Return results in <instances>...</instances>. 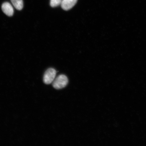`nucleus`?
<instances>
[{
    "label": "nucleus",
    "mask_w": 146,
    "mask_h": 146,
    "mask_svg": "<svg viewBox=\"0 0 146 146\" xmlns=\"http://www.w3.org/2000/svg\"><path fill=\"white\" fill-rule=\"evenodd\" d=\"M68 82L67 76L65 75L61 74L55 78L52 82V86L56 89H61L66 86Z\"/></svg>",
    "instance_id": "obj_1"
},
{
    "label": "nucleus",
    "mask_w": 146,
    "mask_h": 146,
    "mask_svg": "<svg viewBox=\"0 0 146 146\" xmlns=\"http://www.w3.org/2000/svg\"><path fill=\"white\" fill-rule=\"evenodd\" d=\"M56 71L52 68H50L46 71L43 76V82L46 84H50L52 83L56 75Z\"/></svg>",
    "instance_id": "obj_2"
},
{
    "label": "nucleus",
    "mask_w": 146,
    "mask_h": 146,
    "mask_svg": "<svg viewBox=\"0 0 146 146\" xmlns=\"http://www.w3.org/2000/svg\"><path fill=\"white\" fill-rule=\"evenodd\" d=\"M77 1L78 0H62L61 4L62 8L66 11L70 10L76 4Z\"/></svg>",
    "instance_id": "obj_3"
},
{
    "label": "nucleus",
    "mask_w": 146,
    "mask_h": 146,
    "mask_svg": "<svg viewBox=\"0 0 146 146\" xmlns=\"http://www.w3.org/2000/svg\"><path fill=\"white\" fill-rule=\"evenodd\" d=\"M2 10L4 13L9 16H12L14 14V9L10 3L5 2L1 6Z\"/></svg>",
    "instance_id": "obj_4"
},
{
    "label": "nucleus",
    "mask_w": 146,
    "mask_h": 146,
    "mask_svg": "<svg viewBox=\"0 0 146 146\" xmlns=\"http://www.w3.org/2000/svg\"><path fill=\"white\" fill-rule=\"evenodd\" d=\"M14 6L18 10H21L23 7V0H11Z\"/></svg>",
    "instance_id": "obj_5"
},
{
    "label": "nucleus",
    "mask_w": 146,
    "mask_h": 146,
    "mask_svg": "<svg viewBox=\"0 0 146 146\" xmlns=\"http://www.w3.org/2000/svg\"><path fill=\"white\" fill-rule=\"evenodd\" d=\"M62 0H50V5L52 7H56L61 5Z\"/></svg>",
    "instance_id": "obj_6"
}]
</instances>
